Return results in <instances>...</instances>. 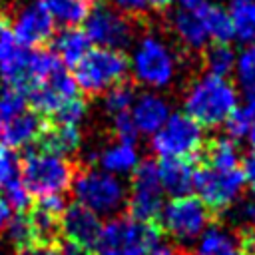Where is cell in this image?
<instances>
[{"mask_svg":"<svg viewBox=\"0 0 255 255\" xmlns=\"http://www.w3.org/2000/svg\"><path fill=\"white\" fill-rule=\"evenodd\" d=\"M243 255H255V237H247L243 241Z\"/></svg>","mask_w":255,"mask_h":255,"instance_id":"cell-43","label":"cell"},{"mask_svg":"<svg viewBox=\"0 0 255 255\" xmlns=\"http://www.w3.org/2000/svg\"><path fill=\"white\" fill-rule=\"evenodd\" d=\"M241 173H243V179H245V185L251 189V193L255 195V149L249 151L243 159V167H241Z\"/></svg>","mask_w":255,"mask_h":255,"instance_id":"cell-39","label":"cell"},{"mask_svg":"<svg viewBox=\"0 0 255 255\" xmlns=\"http://www.w3.org/2000/svg\"><path fill=\"white\" fill-rule=\"evenodd\" d=\"M92 161L96 165L112 175H128L131 173L139 163V153L135 147V141H124L116 139L114 143L104 145L100 151L92 153Z\"/></svg>","mask_w":255,"mask_h":255,"instance_id":"cell-18","label":"cell"},{"mask_svg":"<svg viewBox=\"0 0 255 255\" xmlns=\"http://www.w3.org/2000/svg\"><path fill=\"white\" fill-rule=\"evenodd\" d=\"M159 245V229L151 221H139L131 215L112 217L102 225L98 249L120 255H145Z\"/></svg>","mask_w":255,"mask_h":255,"instance_id":"cell-5","label":"cell"},{"mask_svg":"<svg viewBox=\"0 0 255 255\" xmlns=\"http://www.w3.org/2000/svg\"><path fill=\"white\" fill-rule=\"evenodd\" d=\"M28 96L24 90L14 88V86H4L0 88V120H10L26 110Z\"/></svg>","mask_w":255,"mask_h":255,"instance_id":"cell-33","label":"cell"},{"mask_svg":"<svg viewBox=\"0 0 255 255\" xmlns=\"http://www.w3.org/2000/svg\"><path fill=\"white\" fill-rule=\"evenodd\" d=\"M0 80L24 92L34 80V48L22 46L8 30L0 40Z\"/></svg>","mask_w":255,"mask_h":255,"instance_id":"cell-13","label":"cell"},{"mask_svg":"<svg viewBox=\"0 0 255 255\" xmlns=\"http://www.w3.org/2000/svg\"><path fill=\"white\" fill-rule=\"evenodd\" d=\"M157 175L163 193L171 197L189 195L193 189L195 169L191 167L189 159H161L157 163Z\"/></svg>","mask_w":255,"mask_h":255,"instance_id":"cell-20","label":"cell"},{"mask_svg":"<svg viewBox=\"0 0 255 255\" xmlns=\"http://www.w3.org/2000/svg\"><path fill=\"white\" fill-rule=\"evenodd\" d=\"M84 26L88 40L96 48L124 50L133 40V24L129 16L122 14L112 4H96L90 8Z\"/></svg>","mask_w":255,"mask_h":255,"instance_id":"cell-10","label":"cell"},{"mask_svg":"<svg viewBox=\"0 0 255 255\" xmlns=\"http://www.w3.org/2000/svg\"><path fill=\"white\" fill-rule=\"evenodd\" d=\"M233 72L237 80V92H241L247 102L255 104V44L237 54Z\"/></svg>","mask_w":255,"mask_h":255,"instance_id":"cell-27","label":"cell"},{"mask_svg":"<svg viewBox=\"0 0 255 255\" xmlns=\"http://www.w3.org/2000/svg\"><path fill=\"white\" fill-rule=\"evenodd\" d=\"M112 129H114L116 137L124 139V141H135V137H137V129L128 112L112 116Z\"/></svg>","mask_w":255,"mask_h":255,"instance_id":"cell-37","label":"cell"},{"mask_svg":"<svg viewBox=\"0 0 255 255\" xmlns=\"http://www.w3.org/2000/svg\"><path fill=\"white\" fill-rule=\"evenodd\" d=\"M149 255H177V253H175L171 247H159V245H157V247H153V249L149 251Z\"/></svg>","mask_w":255,"mask_h":255,"instance_id":"cell-44","label":"cell"},{"mask_svg":"<svg viewBox=\"0 0 255 255\" xmlns=\"http://www.w3.org/2000/svg\"><path fill=\"white\" fill-rule=\"evenodd\" d=\"M14 177H18V157L10 147L0 145V189Z\"/></svg>","mask_w":255,"mask_h":255,"instance_id":"cell-36","label":"cell"},{"mask_svg":"<svg viewBox=\"0 0 255 255\" xmlns=\"http://www.w3.org/2000/svg\"><path fill=\"white\" fill-rule=\"evenodd\" d=\"M193 189L203 205L211 211H227L233 207L245 189V179L241 167L233 169H217L211 165H203L195 171Z\"/></svg>","mask_w":255,"mask_h":255,"instance_id":"cell-9","label":"cell"},{"mask_svg":"<svg viewBox=\"0 0 255 255\" xmlns=\"http://www.w3.org/2000/svg\"><path fill=\"white\" fill-rule=\"evenodd\" d=\"M171 30L181 46H185L191 52H199L207 46L209 38L205 32V26L201 22V16L197 8H179L169 18Z\"/></svg>","mask_w":255,"mask_h":255,"instance_id":"cell-19","label":"cell"},{"mask_svg":"<svg viewBox=\"0 0 255 255\" xmlns=\"http://www.w3.org/2000/svg\"><path fill=\"white\" fill-rule=\"evenodd\" d=\"M42 147L60 153V155H70L80 149L82 143V131L78 126H64V124H54L50 129L44 128L42 135Z\"/></svg>","mask_w":255,"mask_h":255,"instance_id":"cell-25","label":"cell"},{"mask_svg":"<svg viewBox=\"0 0 255 255\" xmlns=\"http://www.w3.org/2000/svg\"><path fill=\"white\" fill-rule=\"evenodd\" d=\"M205 165L217 169L239 167V149L231 137H215L205 149Z\"/></svg>","mask_w":255,"mask_h":255,"instance_id":"cell-28","label":"cell"},{"mask_svg":"<svg viewBox=\"0 0 255 255\" xmlns=\"http://www.w3.org/2000/svg\"><path fill=\"white\" fill-rule=\"evenodd\" d=\"M100 255H120V253H110V251H100Z\"/></svg>","mask_w":255,"mask_h":255,"instance_id":"cell-49","label":"cell"},{"mask_svg":"<svg viewBox=\"0 0 255 255\" xmlns=\"http://www.w3.org/2000/svg\"><path fill=\"white\" fill-rule=\"evenodd\" d=\"M22 255H60V249L52 243H44V241H34L28 247L22 249Z\"/></svg>","mask_w":255,"mask_h":255,"instance_id":"cell-40","label":"cell"},{"mask_svg":"<svg viewBox=\"0 0 255 255\" xmlns=\"http://www.w3.org/2000/svg\"><path fill=\"white\" fill-rule=\"evenodd\" d=\"M171 2H173V0H149V6H153V8H157V10H163V8H167Z\"/></svg>","mask_w":255,"mask_h":255,"instance_id":"cell-45","label":"cell"},{"mask_svg":"<svg viewBox=\"0 0 255 255\" xmlns=\"http://www.w3.org/2000/svg\"><path fill=\"white\" fill-rule=\"evenodd\" d=\"M42 131H44V122L40 120V116L36 112L24 110L22 114L2 122L0 137L4 139L6 147L22 149V147H28L34 141H38Z\"/></svg>","mask_w":255,"mask_h":255,"instance_id":"cell-17","label":"cell"},{"mask_svg":"<svg viewBox=\"0 0 255 255\" xmlns=\"http://www.w3.org/2000/svg\"><path fill=\"white\" fill-rule=\"evenodd\" d=\"M128 68L141 86L163 90L173 84L177 76L179 56L159 34H143L131 48Z\"/></svg>","mask_w":255,"mask_h":255,"instance_id":"cell-2","label":"cell"},{"mask_svg":"<svg viewBox=\"0 0 255 255\" xmlns=\"http://www.w3.org/2000/svg\"><path fill=\"white\" fill-rule=\"evenodd\" d=\"M128 72V58L122 50L90 48V52L74 66V82L78 90L90 96H100L120 84Z\"/></svg>","mask_w":255,"mask_h":255,"instance_id":"cell-6","label":"cell"},{"mask_svg":"<svg viewBox=\"0 0 255 255\" xmlns=\"http://www.w3.org/2000/svg\"><path fill=\"white\" fill-rule=\"evenodd\" d=\"M203 128L185 112H173L151 133L149 147L161 159H189L203 145Z\"/></svg>","mask_w":255,"mask_h":255,"instance_id":"cell-7","label":"cell"},{"mask_svg":"<svg viewBox=\"0 0 255 255\" xmlns=\"http://www.w3.org/2000/svg\"><path fill=\"white\" fill-rule=\"evenodd\" d=\"M197 12L201 16L209 40H213L215 44H227L229 40H233V26L225 8L211 2H201L197 6Z\"/></svg>","mask_w":255,"mask_h":255,"instance_id":"cell-23","label":"cell"},{"mask_svg":"<svg viewBox=\"0 0 255 255\" xmlns=\"http://www.w3.org/2000/svg\"><path fill=\"white\" fill-rule=\"evenodd\" d=\"M133 98H135V92L129 84H116L114 88H110L106 94H104V110L110 114V116H116V114H124V112H129L131 104H133Z\"/></svg>","mask_w":255,"mask_h":255,"instance_id":"cell-32","label":"cell"},{"mask_svg":"<svg viewBox=\"0 0 255 255\" xmlns=\"http://www.w3.org/2000/svg\"><path fill=\"white\" fill-rule=\"evenodd\" d=\"M26 96L34 106V110L54 116L62 106L78 98V86L74 82V76H70L64 66H58L56 70L38 78L28 88Z\"/></svg>","mask_w":255,"mask_h":255,"instance_id":"cell-12","label":"cell"},{"mask_svg":"<svg viewBox=\"0 0 255 255\" xmlns=\"http://www.w3.org/2000/svg\"><path fill=\"white\" fill-rule=\"evenodd\" d=\"M201 2H205V0H179L181 8H197Z\"/></svg>","mask_w":255,"mask_h":255,"instance_id":"cell-46","label":"cell"},{"mask_svg":"<svg viewBox=\"0 0 255 255\" xmlns=\"http://www.w3.org/2000/svg\"><path fill=\"white\" fill-rule=\"evenodd\" d=\"M249 143H251V147L255 149V122H253V126H251V129H249V133H247V137H245Z\"/></svg>","mask_w":255,"mask_h":255,"instance_id":"cell-47","label":"cell"},{"mask_svg":"<svg viewBox=\"0 0 255 255\" xmlns=\"http://www.w3.org/2000/svg\"><path fill=\"white\" fill-rule=\"evenodd\" d=\"M70 187L76 203L88 207L100 217L118 215L128 201V189L124 181L100 167H90L76 173Z\"/></svg>","mask_w":255,"mask_h":255,"instance_id":"cell-4","label":"cell"},{"mask_svg":"<svg viewBox=\"0 0 255 255\" xmlns=\"http://www.w3.org/2000/svg\"><path fill=\"white\" fill-rule=\"evenodd\" d=\"M157 217L161 229L183 245L197 241L199 235L209 227V209L199 197L193 195L171 197L167 203H163Z\"/></svg>","mask_w":255,"mask_h":255,"instance_id":"cell-8","label":"cell"},{"mask_svg":"<svg viewBox=\"0 0 255 255\" xmlns=\"http://www.w3.org/2000/svg\"><path fill=\"white\" fill-rule=\"evenodd\" d=\"M0 129H2V120H0Z\"/></svg>","mask_w":255,"mask_h":255,"instance_id":"cell-50","label":"cell"},{"mask_svg":"<svg viewBox=\"0 0 255 255\" xmlns=\"http://www.w3.org/2000/svg\"><path fill=\"white\" fill-rule=\"evenodd\" d=\"M4 227H6V237H8V241H10L14 247H18L20 251H22L24 247H28L30 243L36 241L30 215H26V213L12 215Z\"/></svg>","mask_w":255,"mask_h":255,"instance_id":"cell-31","label":"cell"},{"mask_svg":"<svg viewBox=\"0 0 255 255\" xmlns=\"http://www.w3.org/2000/svg\"><path fill=\"white\" fill-rule=\"evenodd\" d=\"M10 211H12V209H10V207L0 199V229H2V227L8 223V219L12 217V215H10Z\"/></svg>","mask_w":255,"mask_h":255,"instance_id":"cell-42","label":"cell"},{"mask_svg":"<svg viewBox=\"0 0 255 255\" xmlns=\"http://www.w3.org/2000/svg\"><path fill=\"white\" fill-rule=\"evenodd\" d=\"M102 221L100 215H96L94 211H90L88 207L74 203V205H66L62 217H60V231L64 233V237L68 241H76L88 249L98 245L100 239V231H102Z\"/></svg>","mask_w":255,"mask_h":255,"instance_id":"cell-15","label":"cell"},{"mask_svg":"<svg viewBox=\"0 0 255 255\" xmlns=\"http://www.w3.org/2000/svg\"><path fill=\"white\" fill-rule=\"evenodd\" d=\"M74 165L66 155L54 153L46 147L30 149L22 159L20 179L30 195H62L74 179Z\"/></svg>","mask_w":255,"mask_h":255,"instance_id":"cell-3","label":"cell"},{"mask_svg":"<svg viewBox=\"0 0 255 255\" xmlns=\"http://www.w3.org/2000/svg\"><path fill=\"white\" fill-rule=\"evenodd\" d=\"M92 48V42L88 40L86 32L80 30L78 26L64 28L56 38H54V54L64 66H76Z\"/></svg>","mask_w":255,"mask_h":255,"instance_id":"cell-22","label":"cell"},{"mask_svg":"<svg viewBox=\"0 0 255 255\" xmlns=\"http://www.w3.org/2000/svg\"><path fill=\"white\" fill-rule=\"evenodd\" d=\"M203 50H205L203 52V66H205L207 74L227 78L233 72L237 54L233 52V48L229 44H213V46H205Z\"/></svg>","mask_w":255,"mask_h":255,"instance_id":"cell-29","label":"cell"},{"mask_svg":"<svg viewBox=\"0 0 255 255\" xmlns=\"http://www.w3.org/2000/svg\"><path fill=\"white\" fill-rule=\"evenodd\" d=\"M239 106L237 88L223 76L201 74L195 78L183 96V112L201 128H217Z\"/></svg>","mask_w":255,"mask_h":255,"instance_id":"cell-1","label":"cell"},{"mask_svg":"<svg viewBox=\"0 0 255 255\" xmlns=\"http://www.w3.org/2000/svg\"><path fill=\"white\" fill-rule=\"evenodd\" d=\"M4 34H6V24H4V18L0 16V40H2Z\"/></svg>","mask_w":255,"mask_h":255,"instance_id":"cell-48","label":"cell"},{"mask_svg":"<svg viewBox=\"0 0 255 255\" xmlns=\"http://www.w3.org/2000/svg\"><path fill=\"white\" fill-rule=\"evenodd\" d=\"M255 122V104L247 102L243 106H237L225 120V128L231 139H245L251 126Z\"/></svg>","mask_w":255,"mask_h":255,"instance_id":"cell-30","label":"cell"},{"mask_svg":"<svg viewBox=\"0 0 255 255\" xmlns=\"http://www.w3.org/2000/svg\"><path fill=\"white\" fill-rule=\"evenodd\" d=\"M38 2L54 20V24H62L64 28L82 24L92 8L90 0H38Z\"/></svg>","mask_w":255,"mask_h":255,"instance_id":"cell-24","label":"cell"},{"mask_svg":"<svg viewBox=\"0 0 255 255\" xmlns=\"http://www.w3.org/2000/svg\"><path fill=\"white\" fill-rule=\"evenodd\" d=\"M112 6L126 16H139L149 8V0H112Z\"/></svg>","mask_w":255,"mask_h":255,"instance_id":"cell-38","label":"cell"},{"mask_svg":"<svg viewBox=\"0 0 255 255\" xmlns=\"http://www.w3.org/2000/svg\"><path fill=\"white\" fill-rule=\"evenodd\" d=\"M227 14L233 26V38L255 42V0H229Z\"/></svg>","mask_w":255,"mask_h":255,"instance_id":"cell-26","label":"cell"},{"mask_svg":"<svg viewBox=\"0 0 255 255\" xmlns=\"http://www.w3.org/2000/svg\"><path fill=\"white\" fill-rule=\"evenodd\" d=\"M129 118L137 129V133L141 135H151L155 133L163 122L169 118V104L167 100L157 94V92H141V94H135L133 98V104L129 108Z\"/></svg>","mask_w":255,"mask_h":255,"instance_id":"cell-16","label":"cell"},{"mask_svg":"<svg viewBox=\"0 0 255 255\" xmlns=\"http://www.w3.org/2000/svg\"><path fill=\"white\" fill-rule=\"evenodd\" d=\"M86 114H88V106L82 98H74L70 100L66 106H62L54 116V124H64V126H78L86 120Z\"/></svg>","mask_w":255,"mask_h":255,"instance_id":"cell-35","label":"cell"},{"mask_svg":"<svg viewBox=\"0 0 255 255\" xmlns=\"http://www.w3.org/2000/svg\"><path fill=\"white\" fill-rule=\"evenodd\" d=\"M10 34L26 48H38L40 44L48 42L54 34V20L48 12L40 6V2H28L12 18Z\"/></svg>","mask_w":255,"mask_h":255,"instance_id":"cell-14","label":"cell"},{"mask_svg":"<svg viewBox=\"0 0 255 255\" xmlns=\"http://www.w3.org/2000/svg\"><path fill=\"white\" fill-rule=\"evenodd\" d=\"M129 215L139 221H151L163 207V189L157 175V161H139L131 171V185L126 201Z\"/></svg>","mask_w":255,"mask_h":255,"instance_id":"cell-11","label":"cell"},{"mask_svg":"<svg viewBox=\"0 0 255 255\" xmlns=\"http://www.w3.org/2000/svg\"><path fill=\"white\" fill-rule=\"evenodd\" d=\"M58 249H60V255H90L88 247H84V245H80L76 241H68V239Z\"/></svg>","mask_w":255,"mask_h":255,"instance_id":"cell-41","label":"cell"},{"mask_svg":"<svg viewBox=\"0 0 255 255\" xmlns=\"http://www.w3.org/2000/svg\"><path fill=\"white\" fill-rule=\"evenodd\" d=\"M2 201L10 207V209H14V211H18V213H24L28 207H30V201H32V195H30V191L26 189V185L22 183V179L20 177H14V179H10L4 187H2Z\"/></svg>","mask_w":255,"mask_h":255,"instance_id":"cell-34","label":"cell"},{"mask_svg":"<svg viewBox=\"0 0 255 255\" xmlns=\"http://www.w3.org/2000/svg\"><path fill=\"white\" fill-rule=\"evenodd\" d=\"M193 255H243V241L227 227H207L195 241Z\"/></svg>","mask_w":255,"mask_h":255,"instance_id":"cell-21","label":"cell"}]
</instances>
